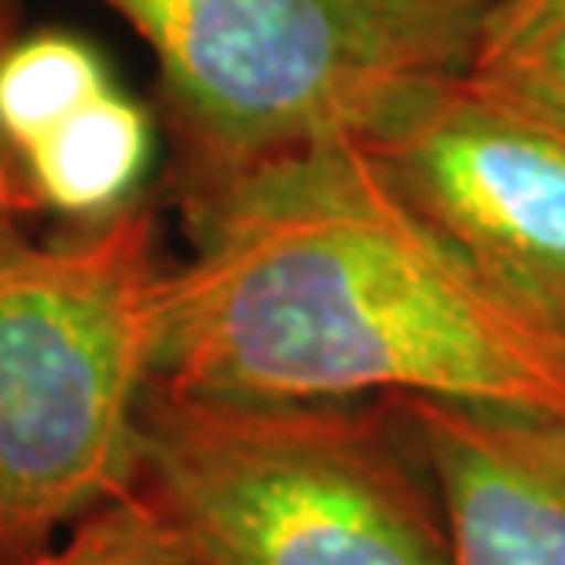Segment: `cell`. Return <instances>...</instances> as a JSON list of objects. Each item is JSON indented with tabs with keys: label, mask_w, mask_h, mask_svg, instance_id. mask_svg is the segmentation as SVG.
Instances as JSON below:
<instances>
[{
	"label": "cell",
	"mask_w": 565,
	"mask_h": 565,
	"mask_svg": "<svg viewBox=\"0 0 565 565\" xmlns=\"http://www.w3.org/2000/svg\"><path fill=\"white\" fill-rule=\"evenodd\" d=\"M137 492L199 565H448L437 500L386 401L151 386Z\"/></svg>",
	"instance_id": "obj_4"
},
{
	"label": "cell",
	"mask_w": 565,
	"mask_h": 565,
	"mask_svg": "<svg viewBox=\"0 0 565 565\" xmlns=\"http://www.w3.org/2000/svg\"><path fill=\"white\" fill-rule=\"evenodd\" d=\"M33 565H199L143 492H126L71 529Z\"/></svg>",
	"instance_id": "obj_10"
},
{
	"label": "cell",
	"mask_w": 565,
	"mask_h": 565,
	"mask_svg": "<svg viewBox=\"0 0 565 565\" xmlns=\"http://www.w3.org/2000/svg\"><path fill=\"white\" fill-rule=\"evenodd\" d=\"M467 71L565 121V0H492Z\"/></svg>",
	"instance_id": "obj_9"
},
{
	"label": "cell",
	"mask_w": 565,
	"mask_h": 565,
	"mask_svg": "<svg viewBox=\"0 0 565 565\" xmlns=\"http://www.w3.org/2000/svg\"><path fill=\"white\" fill-rule=\"evenodd\" d=\"M412 202L518 309L565 338V121L459 71L364 140Z\"/></svg>",
	"instance_id": "obj_5"
},
{
	"label": "cell",
	"mask_w": 565,
	"mask_h": 565,
	"mask_svg": "<svg viewBox=\"0 0 565 565\" xmlns=\"http://www.w3.org/2000/svg\"><path fill=\"white\" fill-rule=\"evenodd\" d=\"M166 276L147 199L0 254V565L137 489Z\"/></svg>",
	"instance_id": "obj_2"
},
{
	"label": "cell",
	"mask_w": 565,
	"mask_h": 565,
	"mask_svg": "<svg viewBox=\"0 0 565 565\" xmlns=\"http://www.w3.org/2000/svg\"><path fill=\"white\" fill-rule=\"evenodd\" d=\"M110 82L88 41L63 30L15 33L0 52V132L19 154ZM19 162V158H15Z\"/></svg>",
	"instance_id": "obj_8"
},
{
	"label": "cell",
	"mask_w": 565,
	"mask_h": 565,
	"mask_svg": "<svg viewBox=\"0 0 565 565\" xmlns=\"http://www.w3.org/2000/svg\"><path fill=\"white\" fill-rule=\"evenodd\" d=\"M15 15H11V4L0 0V52L8 49V41L15 38ZM33 202H30V191H26V180H22V169L11 154V147L0 132V254H8L11 246H19L26 239L22 224L26 217H33Z\"/></svg>",
	"instance_id": "obj_11"
},
{
	"label": "cell",
	"mask_w": 565,
	"mask_h": 565,
	"mask_svg": "<svg viewBox=\"0 0 565 565\" xmlns=\"http://www.w3.org/2000/svg\"><path fill=\"white\" fill-rule=\"evenodd\" d=\"M386 404L437 500L448 565H565V415Z\"/></svg>",
	"instance_id": "obj_6"
},
{
	"label": "cell",
	"mask_w": 565,
	"mask_h": 565,
	"mask_svg": "<svg viewBox=\"0 0 565 565\" xmlns=\"http://www.w3.org/2000/svg\"><path fill=\"white\" fill-rule=\"evenodd\" d=\"M154 386L250 404L462 401L565 415V338L495 290L364 143L180 202Z\"/></svg>",
	"instance_id": "obj_1"
},
{
	"label": "cell",
	"mask_w": 565,
	"mask_h": 565,
	"mask_svg": "<svg viewBox=\"0 0 565 565\" xmlns=\"http://www.w3.org/2000/svg\"><path fill=\"white\" fill-rule=\"evenodd\" d=\"M462 4H470V8H478V11H484L492 4V0H462Z\"/></svg>",
	"instance_id": "obj_12"
},
{
	"label": "cell",
	"mask_w": 565,
	"mask_h": 565,
	"mask_svg": "<svg viewBox=\"0 0 565 565\" xmlns=\"http://www.w3.org/2000/svg\"><path fill=\"white\" fill-rule=\"evenodd\" d=\"M15 158L38 213L66 224L104 221L143 199L154 121L126 88L107 85Z\"/></svg>",
	"instance_id": "obj_7"
},
{
	"label": "cell",
	"mask_w": 565,
	"mask_h": 565,
	"mask_svg": "<svg viewBox=\"0 0 565 565\" xmlns=\"http://www.w3.org/2000/svg\"><path fill=\"white\" fill-rule=\"evenodd\" d=\"M147 44L180 206L279 158L364 143L404 99L467 71L462 0H96Z\"/></svg>",
	"instance_id": "obj_3"
}]
</instances>
